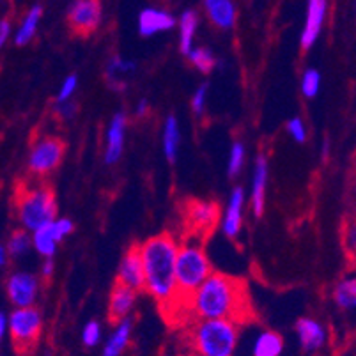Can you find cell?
Returning <instances> with one entry per match:
<instances>
[{"label": "cell", "instance_id": "cell-23", "mask_svg": "<svg viewBox=\"0 0 356 356\" xmlns=\"http://www.w3.org/2000/svg\"><path fill=\"white\" fill-rule=\"evenodd\" d=\"M284 351V339L277 332H261L254 341V356H280Z\"/></svg>", "mask_w": 356, "mask_h": 356}, {"label": "cell", "instance_id": "cell-21", "mask_svg": "<svg viewBox=\"0 0 356 356\" xmlns=\"http://www.w3.org/2000/svg\"><path fill=\"white\" fill-rule=\"evenodd\" d=\"M131 333H134V323L129 317L115 323L114 332L110 333L105 346H103V356H121L129 346Z\"/></svg>", "mask_w": 356, "mask_h": 356}, {"label": "cell", "instance_id": "cell-29", "mask_svg": "<svg viewBox=\"0 0 356 356\" xmlns=\"http://www.w3.org/2000/svg\"><path fill=\"white\" fill-rule=\"evenodd\" d=\"M188 60L197 67V70L200 71V73H204V74L211 73L216 66L215 55H213V51L208 50V48H200V47L197 48L195 47L192 51H190Z\"/></svg>", "mask_w": 356, "mask_h": 356}, {"label": "cell", "instance_id": "cell-5", "mask_svg": "<svg viewBox=\"0 0 356 356\" xmlns=\"http://www.w3.org/2000/svg\"><path fill=\"white\" fill-rule=\"evenodd\" d=\"M16 216L22 227L29 232H35L48 223L57 220V200L54 190L35 184V186H24L18 192L15 200Z\"/></svg>", "mask_w": 356, "mask_h": 356}, {"label": "cell", "instance_id": "cell-20", "mask_svg": "<svg viewBox=\"0 0 356 356\" xmlns=\"http://www.w3.org/2000/svg\"><path fill=\"white\" fill-rule=\"evenodd\" d=\"M135 70H137V64H135L134 60L122 59L119 55H114L105 67L106 83H108L110 89L115 90V92H122V90H126V87H128L126 79H128L129 74L134 73Z\"/></svg>", "mask_w": 356, "mask_h": 356}, {"label": "cell", "instance_id": "cell-16", "mask_svg": "<svg viewBox=\"0 0 356 356\" xmlns=\"http://www.w3.org/2000/svg\"><path fill=\"white\" fill-rule=\"evenodd\" d=\"M326 9H328V0H309L307 2V18L302 31L303 50H309L316 44L317 38L321 34L323 24H325Z\"/></svg>", "mask_w": 356, "mask_h": 356}, {"label": "cell", "instance_id": "cell-13", "mask_svg": "<svg viewBox=\"0 0 356 356\" xmlns=\"http://www.w3.org/2000/svg\"><path fill=\"white\" fill-rule=\"evenodd\" d=\"M245 190L241 186L232 188L231 195H229L227 206L223 211L222 220H220V229L227 238L234 239L238 238L243 227V215H245Z\"/></svg>", "mask_w": 356, "mask_h": 356}, {"label": "cell", "instance_id": "cell-24", "mask_svg": "<svg viewBox=\"0 0 356 356\" xmlns=\"http://www.w3.org/2000/svg\"><path fill=\"white\" fill-rule=\"evenodd\" d=\"M197 25H199V18H197L195 13L184 11L179 22V50L186 57L195 48L193 47V38H195Z\"/></svg>", "mask_w": 356, "mask_h": 356}, {"label": "cell", "instance_id": "cell-6", "mask_svg": "<svg viewBox=\"0 0 356 356\" xmlns=\"http://www.w3.org/2000/svg\"><path fill=\"white\" fill-rule=\"evenodd\" d=\"M43 316L35 307L15 309L9 314V335L18 353H29L40 342Z\"/></svg>", "mask_w": 356, "mask_h": 356}, {"label": "cell", "instance_id": "cell-10", "mask_svg": "<svg viewBox=\"0 0 356 356\" xmlns=\"http://www.w3.org/2000/svg\"><path fill=\"white\" fill-rule=\"evenodd\" d=\"M73 227L74 225L70 218H57L55 222L38 229L35 232H32L34 250L40 255H43L44 259H51L55 252H57L59 243L73 232Z\"/></svg>", "mask_w": 356, "mask_h": 356}, {"label": "cell", "instance_id": "cell-31", "mask_svg": "<svg viewBox=\"0 0 356 356\" xmlns=\"http://www.w3.org/2000/svg\"><path fill=\"white\" fill-rule=\"evenodd\" d=\"M245 154H247V149L243 145V142H234L231 147V153H229V165L227 172L231 177H236L241 172L243 165H245Z\"/></svg>", "mask_w": 356, "mask_h": 356}, {"label": "cell", "instance_id": "cell-34", "mask_svg": "<svg viewBox=\"0 0 356 356\" xmlns=\"http://www.w3.org/2000/svg\"><path fill=\"white\" fill-rule=\"evenodd\" d=\"M287 134H289V137L293 138L294 142H298V144H303V142L307 140L305 122H303L300 118L289 119V121H287Z\"/></svg>", "mask_w": 356, "mask_h": 356}, {"label": "cell", "instance_id": "cell-43", "mask_svg": "<svg viewBox=\"0 0 356 356\" xmlns=\"http://www.w3.org/2000/svg\"><path fill=\"white\" fill-rule=\"evenodd\" d=\"M328 154H330V140H325L321 145V158L323 160H328Z\"/></svg>", "mask_w": 356, "mask_h": 356}, {"label": "cell", "instance_id": "cell-30", "mask_svg": "<svg viewBox=\"0 0 356 356\" xmlns=\"http://www.w3.org/2000/svg\"><path fill=\"white\" fill-rule=\"evenodd\" d=\"M321 89V73L314 67L305 70L302 76V92L305 98H316Z\"/></svg>", "mask_w": 356, "mask_h": 356}, {"label": "cell", "instance_id": "cell-4", "mask_svg": "<svg viewBox=\"0 0 356 356\" xmlns=\"http://www.w3.org/2000/svg\"><path fill=\"white\" fill-rule=\"evenodd\" d=\"M195 356H234L239 341L238 323L232 319H197L188 332Z\"/></svg>", "mask_w": 356, "mask_h": 356}, {"label": "cell", "instance_id": "cell-25", "mask_svg": "<svg viewBox=\"0 0 356 356\" xmlns=\"http://www.w3.org/2000/svg\"><path fill=\"white\" fill-rule=\"evenodd\" d=\"M333 302L342 310L356 309V277L342 278L333 289Z\"/></svg>", "mask_w": 356, "mask_h": 356}, {"label": "cell", "instance_id": "cell-9", "mask_svg": "<svg viewBox=\"0 0 356 356\" xmlns=\"http://www.w3.org/2000/svg\"><path fill=\"white\" fill-rule=\"evenodd\" d=\"M6 293L15 309L34 307L40 293V280L27 271H13L6 280Z\"/></svg>", "mask_w": 356, "mask_h": 356}, {"label": "cell", "instance_id": "cell-28", "mask_svg": "<svg viewBox=\"0 0 356 356\" xmlns=\"http://www.w3.org/2000/svg\"><path fill=\"white\" fill-rule=\"evenodd\" d=\"M32 232L25 231H15L11 236H9L8 243H6V250H8L9 257L11 259H18L22 255H25L29 252V248L34 247L32 245Z\"/></svg>", "mask_w": 356, "mask_h": 356}, {"label": "cell", "instance_id": "cell-17", "mask_svg": "<svg viewBox=\"0 0 356 356\" xmlns=\"http://www.w3.org/2000/svg\"><path fill=\"white\" fill-rule=\"evenodd\" d=\"M296 335L300 346L307 353H314L326 344L328 333H326V328L319 321H316L312 317H302L296 323Z\"/></svg>", "mask_w": 356, "mask_h": 356}, {"label": "cell", "instance_id": "cell-41", "mask_svg": "<svg viewBox=\"0 0 356 356\" xmlns=\"http://www.w3.org/2000/svg\"><path fill=\"white\" fill-rule=\"evenodd\" d=\"M9 330V316L6 312L0 314V337H6Z\"/></svg>", "mask_w": 356, "mask_h": 356}, {"label": "cell", "instance_id": "cell-27", "mask_svg": "<svg viewBox=\"0 0 356 356\" xmlns=\"http://www.w3.org/2000/svg\"><path fill=\"white\" fill-rule=\"evenodd\" d=\"M208 15L213 24L220 29H231L236 22V8L232 0H222L216 4L209 6Z\"/></svg>", "mask_w": 356, "mask_h": 356}, {"label": "cell", "instance_id": "cell-1", "mask_svg": "<svg viewBox=\"0 0 356 356\" xmlns=\"http://www.w3.org/2000/svg\"><path fill=\"white\" fill-rule=\"evenodd\" d=\"M184 309L195 319H232L239 323L250 317L245 284L223 273H213L192 294Z\"/></svg>", "mask_w": 356, "mask_h": 356}, {"label": "cell", "instance_id": "cell-39", "mask_svg": "<svg viewBox=\"0 0 356 356\" xmlns=\"http://www.w3.org/2000/svg\"><path fill=\"white\" fill-rule=\"evenodd\" d=\"M149 112V102L147 99H140V102L137 103V108H135V114H137V118H145Z\"/></svg>", "mask_w": 356, "mask_h": 356}, {"label": "cell", "instance_id": "cell-32", "mask_svg": "<svg viewBox=\"0 0 356 356\" xmlns=\"http://www.w3.org/2000/svg\"><path fill=\"white\" fill-rule=\"evenodd\" d=\"M102 325L98 321H89L82 330V342L87 348H95L102 341Z\"/></svg>", "mask_w": 356, "mask_h": 356}, {"label": "cell", "instance_id": "cell-12", "mask_svg": "<svg viewBox=\"0 0 356 356\" xmlns=\"http://www.w3.org/2000/svg\"><path fill=\"white\" fill-rule=\"evenodd\" d=\"M118 282L135 291L145 289V268L140 245H134L122 255L118 270Z\"/></svg>", "mask_w": 356, "mask_h": 356}, {"label": "cell", "instance_id": "cell-35", "mask_svg": "<svg viewBox=\"0 0 356 356\" xmlns=\"http://www.w3.org/2000/svg\"><path fill=\"white\" fill-rule=\"evenodd\" d=\"M79 87V79H76V74H70L66 76L60 86L59 95H57V103H64V102H70L71 96L74 95V90Z\"/></svg>", "mask_w": 356, "mask_h": 356}, {"label": "cell", "instance_id": "cell-42", "mask_svg": "<svg viewBox=\"0 0 356 356\" xmlns=\"http://www.w3.org/2000/svg\"><path fill=\"white\" fill-rule=\"evenodd\" d=\"M8 250H6V245H2L0 247V266L6 268V264H8Z\"/></svg>", "mask_w": 356, "mask_h": 356}, {"label": "cell", "instance_id": "cell-44", "mask_svg": "<svg viewBox=\"0 0 356 356\" xmlns=\"http://www.w3.org/2000/svg\"><path fill=\"white\" fill-rule=\"evenodd\" d=\"M216 2H222V0H204V4H206V8H209V6L216 4Z\"/></svg>", "mask_w": 356, "mask_h": 356}, {"label": "cell", "instance_id": "cell-40", "mask_svg": "<svg viewBox=\"0 0 356 356\" xmlns=\"http://www.w3.org/2000/svg\"><path fill=\"white\" fill-rule=\"evenodd\" d=\"M51 275H54V262H51V259H47L43 268H41V277L48 280V278H51Z\"/></svg>", "mask_w": 356, "mask_h": 356}, {"label": "cell", "instance_id": "cell-3", "mask_svg": "<svg viewBox=\"0 0 356 356\" xmlns=\"http://www.w3.org/2000/svg\"><path fill=\"white\" fill-rule=\"evenodd\" d=\"M213 271L209 257L206 255L204 247L195 238L181 243L179 254L176 264L177 280V302L174 309H184L192 294L208 280Z\"/></svg>", "mask_w": 356, "mask_h": 356}, {"label": "cell", "instance_id": "cell-2", "mask_svg": "<svg viewBox=\"0 0 356 356\" xmlns=\"http://www.w3.org/2000/svg\"><path fill=\"white\" fill-rule=\"evenodd\" d=\"M181 243L170 232L149 238L140 245L145 268V291L161 307L174 309L177 302L176 264Z\"/></svg>", "mask_w": 356, "mask_h": 356}, {"label": "cell", "instance_id": "cell-19", "mask_svg": "<svg viewBox=\"0 0 356 356\" xmlns=\"http://www.w3.org/2000/svg\"><path fill=\"white\" fill-rule=\"evenodd\" d=\"M176 25L174 16L167 11H161V9L147 8L140 13L138 16V32L144 38L149 35L160 34V32L170 31V29Z\"/></svg>", "mask_w": 356, "mask_h": 356}, {"label": "cell", "instance_id": "cell-15", "mask_svg": "<svg viewBox=\"0 0 356 356\" xmlns=\"http://www.w3.org/2000/svg\"><path fill=\"white\" fill-rule=\"evenodd\" d=\"M270 179V165L266 154H257L254 161V172H252V193L250 204L252 213L255 216H262L266 206V188Z\"/></svg>", "mask_w": 356, "mask_h": 356}, {"label": "cell", "instance_id": "cell-33", "mask_svg": "<svg viewBox=\"0 0 356 356\" xmlns=\"http://www.w3.org/2000/svg\"><path fill=\"white\" fill-rule=\"evenodd\" d=\"M208 83H202L195 89L192 96V110L197 118H202L204 110H206V99H208Z\"/></svg>", "mask_w": 356, "mask_h": 356}, {"label": "cell", "instance_id": "cell-45", "mask_svg": "<svg viewBox=\"0 0 356 356\" xmlns=\"http://www.w3.org/2000/svg\"><path fill=\"white\" fill-rule=\"evenodd\" d=\"M41 356H54V353H51V351H44Z\"/></svg>", "mask_w": 356, "mask_h": 356}, {"label": "cell", "instance_id": "cell-8", "mask_svg": "<svg viewBox=\"0 0 356 356\" xmlns=\"http://www.w3.org/2000/svg\"><path fill=\"white\" fill-rule=\"evenodd\" d=\"M184 220L195 238L211 234L216 223L220 222L218 204L211 200H190L184 206Z\"/></svg>", "mask_w": 356, "mask_h": 356}, {"label": "cell", "instance_id": "cell-11", "mask_svg": "<svg viewBox=\"0 0 356 356\" xmlns=\"http://www.w3.org/2000/svg\"><path fill=\"white\" fill-rule=\"evenodd\" d=\"M67 20L76 34H92L102 22V0H74Z\"/></svg>", "mask_w": 356, "mask_h": 356}, {"label": "cell", "instance_id": "cell-14", "mask_svg": "<svg viewBox=\"0 0 356 356\" xmlns=\"http://www.w3.org/2000/svg\"><path fill=\"white\" fill-rule=\"evenodd\" d=\"M126 128H128V118L122 112H118L110 119L105 134V163L114 165L121 160L122 149L126 140Z\"/></svg>", "mask_w": 356, "mask_h": 356}, {"label": "cell", "instance_id": "cell-36", "mask_svg": "<svg viewBox=\"0 0 356 356\" xmlns=\"http://www.w3.org/2000/svg\"><path fill=\"white\" fill-rule=\"evenodd\" d=\"M344 245H346V250H348L349 257L355 259L356 261V220L349 222L348 227H346Z\"/></svg>", "mask_w": 356, "mask_h": 356}, {"label": "cell", "instance_id": "cell-22", "mask_svg": "<svg viewBox=\"0 0 356 356\" xmlns=\"http://www.w3.org/2000/svg\"><path fill=\"white\" fill-rule=\"evenodd\" d=\"M181 144V129L179 122L174 115H168L163 122V134H161V145H163V154L170 163H174L177 158Z\"/></svg>", "mask_w": 356, "mask_h": 356}, {"label": "cell", "instance_id": "cell-7", "mask_svg": "<svg viewBox=\"0 0 356 356\" xmlns=\"http://www.w3.org/2000/svg\"><path fill=\"white\" fill-rule=\"evenodd\" d=\"M66 144L59 137H41L32 145L29 153L27 167L34 176H47L59 167L64 158Z\"/></svg>", "mask_w": 356, "mask_h": 356}, {"label": "cell", "instance_id": "cell-26", "mask_svg": "<svg viewBox=\"0 0 356 356\" xmlns=\"http://www.w3.org/2000/svg\"><path fill=\"white\" fill-rule=\"evenodd\" d=\"M41 15H43L41 6H34V8L25 15V18L22 20L20 27H18V31H16L15 34V43L18 44V47H24V44H27L29 41L34 38L35 31H38V25H40Z\"/></svg>", "mask_w": 356, "mask_h": 356}, {"label": "cell", "instance_id": "cell-37", "mask_svg": "<svg viewBox=\"0 0 356 356\" xmlns=\"http://www.w3.org/2000/svg\"><path fill=\"white\" fill-rule=\"evenodd\" d=\"M55 114L57 118L63 119V121H70V119L74 118L76 114V103L74 102H64V103H57L55 105Z\"/></svg>", "mask_w": 356, "mask_h": 356}, {"label": "cell", "instance_id": "cell-18", "mask_svg": "<svg viewBox=\"0 0 356 356\" xmlns=\"http://www.w3.org/2000/svg\"><path fill=\"white\" fill-rule=\"evenodd\" d=\"M137 293L138 291L131 289V287L124 286V284H115L112 293H110L108 302V317L112 321L119 323L129 316L131 309L135 307Z\"/></svg>", "mask_w": 356, "mask_h": 356}, {"label": "cell", "instance_id": "cell-38", "mask_svg": "<svg viewBox=\"0 0 356 356\" xmlns=\"http://www.w3.org/2000/svg\"><path fill=\"white\" fill-rule=\"evenodd\" d=\"M9 32H11V24L8 20L0 22V44H6L9 38Z\"/></svg>", "mask_w": 356, "mask_h": 356}]
</instances>
